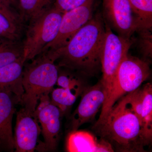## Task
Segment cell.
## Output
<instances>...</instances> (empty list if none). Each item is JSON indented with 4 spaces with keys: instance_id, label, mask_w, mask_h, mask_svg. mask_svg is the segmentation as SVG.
Returning <instances> with one entry per match:
<instances>
[{
    "instance_id": "9c48e42d",
    "label": "cell",
    "mask_w": 152,
    "mask_h": 152,
    "mask_svg": "<svg viewBox=\"0 0 152 152\" xmlns=\"http://www.w3.org/2000/svg\"><path fill=\"white\" fill-rule=\"evenodd\" d=\"M103 16L118 35L131 39L137 27L129 0H102Z\"/></svg>"
},
{
    "instance_id": "7c38bea8",
    "label": "cell",
    "mask_w": 152,
    "mask_h": 152,
    "mask_svg": "<svg viewBox=\"0 0 152 152\" xmlns=\"http://www.w3.org/2000/svg\"><path fill=\"white\" fill-rule=\"evenodd\" d=\"M13 94L8 90L0 91V147L11 151L15 149L12 122L15 110Z\"/></svg>"
},
{
    "instance_id": "7a4b0ae2",
    "label": "cell",
    "mask_w": 152,
    "mask_h": 152,
    "mask_svg": "<svg viewBox=\"0 0 152 152\" xmlns=\"http://www.w3.org/2000/svg\"><path fill=\"white\" fill-rule=\"evenodd\" d=\"M132 92L121 98L104 119L94 126L101 138L119 151H144L146 146L140 121L131 105Z\"/></svg>"
},
{
    "instance_id": "4fadbf2b",
    "label": "cell",
    "mask_w": 152,
    "mask_h": 152,
    "mask_svg": "<svg viewBox=\"0 0 152 152\" xmlns=\"http://www.w3.org/2000/svg\"><path fill=\"white\" fill-rule=\"evenodd\" d=\"M66 148L70 152H112L113 148L108 142L98 140L93 134L85 131H71L67 138Z\"/></svg>"
},
{
    "instance_id": "8992f818",
    "label": "cell",
    "mask_w": 152,
    "mask_h": 152,
    "mask_svg": "<svg viewBox=\"0 0 152 152\" xmlns=\"http://www.w3.org/2000/svg\"><path fill=\"white\" fill-rule=\"evenodd\" d=\"M104 23L105 33L101 56L103 75L101 81L104 89L106 101L110 92L118 68L123 59L128 54L132 42L131 39H126L117 35L113 33L106 22Z\"/></svg>"
},
{
    "instance_id": "5bb4252c",
    "label": "cell",
    "mask_w": 152,
    "mask_h": 152,
    "mask_svg": "<svg viewBox=\"0 0 152 152\" xmlns=\"http://www.w3.org/2000/svg\"><path fill=\"white\" fill-rule=\"evenodd\" d=\"M25 63L22 58L0 68V91H10L20 101L24 92L22 80Z\"/></svg>"
},
{
    "instance_id": "603a6c76",
    "label": "cell",
    "mask_w": 152,
    "mask_h": 152,
    "mask_svg": "<svg viewBox=\"0 0 152 152\" xmlns=\"http://www.w3.org/2000/svg\"><path fill=\"white\" fill-rule=\"evenodd\" d=\"M87 0H55L54 6L64 12L77 7Z\"/></svg>"
},
{
    "instance_id": "2e32d148",
    "label": "cell",
    "mask_w": 152,
    "mask_h": 152,
    "mask_svg": "<svg viewBox=\"0 0 152 152\" xmlns=\"http://www.w3.org/2000/svg\"><path fill=\"white\" fill-rule=\"evenodd\" d=\"M137 31H152V0H129Z\"/></svg>"
},
{
    "instance_id": "6da1fadb",
    "label": "cell",
    "mask_w": 152,
    "mask_h": 152,
    "mask_svg": "<svg viewBox=\"0 0 152 152\" xmlns=\"http://www.w3.org/2000/svg\"><path fill=\"white\" fill-rule=\"evenodd\" d=\"M105 33L103 18L97 14L65 46L56 50L50 51L58 62L57 66L85 75H94L101 67Z\"/></svg>"
},
{
    "instance_id": "5b68a950",
    "label": "cell",
    "mask_w": 152,
    "mask_h": 152,
    "mask_svg": "<svg viewBox=\"0 0 152 152\" xmlns=\"http://www.w3.org/2000/svg\"><path fill=\"white\" fill-rule=\"evenodd\" d=\"M64 12L53 5L30 19L23 41L25 62L39 55L56 38Z\"/></svg>"
},
{
    "instance_id": "ac0fdd59",
    "label": "cell",
    "mask_w": 152,
    "mask_h": 152,
    "mask_svg": "<svg viewBox=\"0 0 152 152\" xmlns=\"http://www.w3.org/2000/svg\"><path fill=\"white\" fill-rule=\"evenodd\" d=\"M23 55V41L0 38V68L24 58Z\"/></svg>"
},
{
    "instance_id": "cb8c5ba5",
    "label": "cell",
    "mask_w": 152,
    "mask_h": 152,
    "mask_svg": "<svg viewBox=\"0 0 152 152\" xmlns=\"http://www.w3.org/2000/svg\"><path fill=\"white\" fill-rule=\"evenodd\" d=\"M7 0H0V12L11 16L20 15Z\"/></svg>"
},
{
    "instance_id": "30bf717a",
    "label": "cell",
    "mask_w": 152,
    "mask_h": 152,
    "mask_svg": "<svg viewBox=\"0 0 152 152\" xmlns=\"http://www.w3.org/2000/svg\"><path fill=\"white\" fill-rule=\"evenodd\" d=\"M81 99L72 117L71 130H77L84 124L94 118L106 99L103 85L101 81L96 84L85 88Z\"/></svg>"
},
{
    "instance_id": "ffe728a7",
    "label": "cell",
    "mask_w": 152,
    "mask_h": 152,
    "mask_svg": "<svg viewBox=\"0 0 152 152\" xmlns=\"http://www.w3.org/2000/svg\"><path fill=\"white\" fill-rule=\"evenodd\" d=\"M85 88L76 90L62 88L55 89L52 91V102L64 113L75 103Z\"/></svg>"
},
{
    "instance_id": "44dd1931",
    "label": "cell",
    "mask_w": 152,
    "mask_h": 152,
    "mask_svg": "<svg viewBox=\"0 0 152 152\" xmlns=\"http://www.w3.org/2000/svg\"><path fill=\"white\" fill-rule=\"evenodd\" d=\"M56 83L64 88L75 90L85 88L78 77L65 71L60 72L59 70Z\"/></svg>"
},
{
    "instance_id": "ba28073f",
    "label": "cell",
    "mask_w": 152,
    "mask_h": 152,
    "mask_svg": "<svg viewBox=\"0 0 152 152\" xmlns=\"http://www.w3.org/2000/svg\"><path fill=\"white\" fill-rule=\"evenodd\" d=\"M95 1L87 0L81 5L65 12L56 37L42 52L47 50L53 51L65 46L76 33L93 18Z\"/></svg>"
},
{
    "instance_id": "3957f363",
    "label": "cell",
    "mask_w": 152,
    "mask_h": 152,
    "mask_svg": "<svg viewBox=\"0 0 152 152\" xmlns=\"http://www.w3.org/2000/svg\"><path fill=\"white\" fill-rule=\"evenodd\" d=\"M31 60V63L24 66L22 80L24 92L20 101L26 110L34 114L40 98L51 91L56 83L59 67L49 50Z\"/></svg>"
},
{
    "instance_id": "277c9868",
    "label": "cell",
    "mask_w": 152,
    "mask_h": 152,
    "mask_svg": "<svg viewBox=\"0 0 152 152\" xmlns=\"http://www.w3.org/2000/svg\"><path fill=\"white\" fill-rule=\"evenodd\" d=\"M151 75L148 63L144 60L126 55L120 64L114 77L111 89L102 107L96 123L104 119L114 105L123 96L137 89Z\"/></svg>"
},
{
    "instance_id": "52a82bcc",
    "label": "cell",
    "mask_w": 152,
    "mask_h": 152,
    "mask_svg": "<svg viewBox=\"0 0 152 152\" xmlns=\"http://www.w3.org/2000/svg\"><path fill=\"white\" fill-rule=\"evenodd\" d=\"M48 94L40 99L35 115L40 124L44 141L39 144L37 150L40 151H52L56 148L61 128L63 112L50 100Z\"/></svg>"
},
{
    "instance_id": "7402d4cb",
    "label": "cell",
    "mask_w": 152,
    "mask_h": 152,
    "mask_svg": "<svg viewBox=\"0 0 152 152\" xmlns=\"http://www.w3.org/2000/svg\"><path fill=\"white\" fill-rule=\"evenodd\" d=\"M140 34L139 46L143 54L145 57H152L151 31L142 30L137 31Z\"/></svg>"
},
{
    "instance_id": "8fae6325",
    "label": "cell",
    "mask_w": 152,
    "mask_h": 152,
    "mask_svg": "<svg viewBox=\"0 0 152 152\" xmlns=\"http://www.w3.org/2000/svg\"><path fill=\"white\" fill-rule=\"evenodd\" d=\"M41 132L38 121L34 114L24 108L17 113L16 124L14 136L16 152L34 151Z\"/></svg>"
},
{
    "instance_id": "d6986e66",
    "label": "cell",
    "mask_w": 152,
    "mask_h": 152,
    "mask_svg": "<svg viewBox=\"0 0 152 152\" xmlns=\"http://www.w3.org/2000/svg\"><path fill=\"white\" fill-rule=\"evenodd\" d=\"M55 0H19L18 8L24 23L53 5Z\"/></svg>"
},
{
    "instance_id": "e0dca14e",
    "label": "cell",
    "mask_w": 152,
    "mask_h": 152,
    "mask_svg": "<svg viewBox=\"0 0 152 152\" xmlns=\"http://www.w3.org/2000/svg\"><path fill=\"white\" fill-rule=\"evenodd\" d=\"M24 23L20 15L11 16L0 12V38L21 41Z\"/></svg>"
},
{
    "instance_id": "9a60e30c",
    "label": "cell",
    "mask_w": 152,
    "mask_h": 152,
    "mask_svg": "<svg viewBox=\"0 0 152 152\" xmlns=\"http://www.w3.org/2000/svg\"><path fill=\"white\" fill-rule=\"evenodd\" d=\"M142 135L146 145L152 138V86L148 83L141 88Z\"/></svg>"
},
{
    "instance_id": "d4e9b609",
    "label": "cell",
    "mask_w": 152,
    "mask_h": 152,
    "mask_svg": "<svg viewBox=\"0 0 152 152\" xmlns=\"http://www.w3.org/2000/svg\"><path fill=\"white\" fill-rule=\"evenodd\" d=\"M12 6L18 8V2L17 0H7Z\"/></svg>"
}]
</instances>
